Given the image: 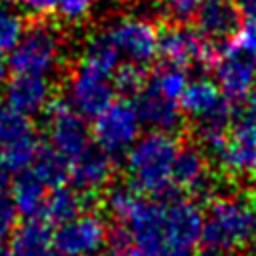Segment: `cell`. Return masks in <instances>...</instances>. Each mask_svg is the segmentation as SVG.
Listing matches in <instances>:
<instances>
[{
  "label": "cell",
  "mask_w": 256,
  "mask_h": 256,
  "mask_svg": "<svg viewBox=\"0 0 256 256\" xmlns=\"http://www.w3.org/2000/svg\"><path fill=\"white\" fill-rule=\"evenodd\" d=\"M52 240L54 236L46 220L28 218L12 232L10 252L12 256H46Z\"/></svg>",
  "instance_id": "20"
},
{
  "label": "cell",
  "mask_w": 256,
  "mask_h": 256,
  "mask_svg": "<svg viewBox=\"0 0 256 256\" xmlns=\"http://www.w3.org/2000/svg\"><path fill=\"white\" fill-rule=\"evenodd\" d=\"M140 126L142 120L136 106L126 100H116L94 118L92 138L102 152L118 156L136 144L140 138Z\"/></svg>",
  "instance_id": "4"
},
{
  "label": "cell",
  "mask_w": 256,
  "mask_h": 256,
  "mask_svg": "<svg viewBox=\"0 0 256 256\" xmlns=\"http://www.w3.org/2000/svg\"><path fill=\"white\" fill-rule=\"evenodd\" d=\"M234 4L238 6V10L242 14H246L248 18L256 16V0H234Z\"/></svg>",
  "instance_id": "37"
},
{
  "label": "cell",
  "mask_w": 256,
  "mask_h": 256,
  "mask_svg": "<svg viewBox=\"0 0 256 256\" xmlns=\"http://www.w3.org/2000/svg\"><path fill=\"white\" fill-rule=\"evenodd\" d=\"M232 136L250 144H256V90L250 94L248 100H244L242 110L236 116Z\"/></svg>",
  "instance_id": "30"
},
{
  "label": "cell",
  "mask_w": 256,
  "mask_h": 256,
  "mask_svg": "<svg viewBox=\"0 0 256 256\" xmlns=\"http://www.w3.org/2000/svg\"><path fill=\"white\" fill-rule=\"evenodd\" d=\"M6 76H8V66L4 64V60H0V86L4 84V80H6Z\"/></svg>",
  "instance_id": "38"
},
{
  "label": "cell",
  "mask_w": 256,
  "mask_h": 256,
  "mask_svg": "<svg viewBox=\"0 0 256 256\" xmlns=\"http://www.w3.org/2000/svg\"><path fill=\"white\" fill-rule=\"evenodd\" d=\"M106 36L116 46L120 56L126 58V62L148 66L158 56L160 30L146 18H120L108 28Z\"/></svg>",
  "instance_id": "10"
},
{
  "label": "cell",
  "mask_w": 256,
  "mask_h": 256,
  "mask_svg": "<svg viewBox=\"0 0 256 256\" xmlns=\"http://www.w3.org/2000/svg\"><path fill=\"white\" fill-rule=\"evenodd\" d=\"M20 10L34 16V18H44L48 14H52L54 10H58V2L60 0H16Z\"/></svg>",
  "instance_id": "35"
},
{
  "label": "cell",
  "mask_w": 256,
  "mask_h": 256,
  "mask_svg": "<svg viewBox=\"0 0 256 256\" xmlns=\"http://www.w3.org/2000/svg\"><path fill=\"white\" fill-rule=\"evenodd\" d=\"M16 220L18 210L12 202V196L6 192V188H0V242L16 230Z\"/></svg>",
  "instance_id": "33"
},
{
  "label": "cell",
  "mask_w": 256,
  "mask_h": 256,
  "mask_svg": "<svg viewBox=\"0 0 256 256\" xmlns=\"http://www.w3.org/2000/svg\"><path fill=\"white\" fill-rule=\"evenodd\" d=\"M120 58H122L120 52L116 50V46L110 42V38L106 34H98V36L90 38L86 48H84V56H82V60L86 64H90V66H94V68H98L110 76L122 64Z\"/></svg>",
  "instance_id": "25"
},
{
  "label": "cell",
  "mask_w": 256,
  "mask_h": 256,
  "mask_svg": "<svg viewBox=\"0 0 256 256\" xmlns=\"http://www.w3.org/2000/svg\"><path fill=\"white\" fill-rule=\"evenodd\" d=\"M46 256H64V254H60V252H58V250H50V252H48V254H46Z\"/></svg>",
  "instance_id": "44"
},
{
  "label": "cell",
  "mask_w": 256,
  "mask_h": 256,
  "mask_svg": "<svg viewBox=\"0 0 256 256\" xmlns=\"http://www.w3.org/2000/svg\"><path fill=\"white\" fill-rule=\"evenodd\" d=\"M112 174H114L112 156L102 152L100 148L98 150L90 148L80 158H76L70 166V176L74 186L88 194L104 188L112 180Z\"/></svg>",
  "instance_id": "19"
},
{
  "label": "cell",
  "mask_w": 256,
  "mask_h": 256,
  "mask_svg": "<svg viewBox=\"0 0 256 256\" xmlns=\"http://www.w3.org/2000/svg\"><path fill=\"white\" fill-rule=\"evenodd\" d=\"M216 84L228 102H244L256 86V68L252 62L232 48L230 42L220 46L218 62L214 64Z\"/></svg>",
  "instance_id": "12"
},
{
  "label": "cell",
  "mask_w": 256,
  "mask_h": 256,
  "mask_svg": "<svg viewBox=\"0 0 256 256\" xmlns=\"http://www.w3.org/2000/svg\"><path fill=\"white\" fill-rule=\"evenodd\" d=\"M110 230L98 214H80L74 220L58 226L54 246L64 256H100Z\"/></svg>",
  "instance_id": "11"
},
{
  "label": "cell",
  "mask_w": 256,
  "mask_h": 256,
  "mask_svg": "<svg viewBox=\"0 0 256 256\" xmlns=\"http://www.w3.org/2000/svg\"><path fill=\"white\" fill-rule=\"evenodd\" d=\"M138 198L140 196H138V192L132 186L118 184V186H114V188L108 190V194H106V208H108V212L118 222H122L128 216V212L134 208V204L138 202Z\"/></svg>",
  "instance_id": "29"
},
{
  "label": "cell",
  "mask_w": 256,
  "mask_h": 256,
  "mask_svg": "<svg viewBox=\"0 0 256 256\" xmlns=\"http://www.w3.org/2000/svg\"><path fill=\"white\" fill-rule=\"evenodd\" d=\"M0 256H12L10 248H6V246H2V244H0Z\"/></svg>",
  "instance_id": "42"
},
{
  "label": "cell",
  "mask_w": 256,
  "mask_h": 256,
  "mask_svg": "<svg viewBox=\"0 0 256 256\" xmlns=\"http://www.w3.org/2000/svg\"><path fill=\"white\" fill-rule=\"evenodd\" d=\"M242 12L234 0H202L194 20L196 30L212 44L222 46L230 42L242 26Z\"/></svg>",
  "instance_id": "15"
},
{
  "label": "cell",
  "mask_w": 256,
  "mask_h": 256,
  "mask_svg": "<svg viewBox=\"0 0 256 256\" xmlns=\"http://www.w3.org/2000/svg\"><path fill=\"white\" fill-rule=\"evenodd\" d=\"M10 196L18 214L26 218H36V214L42 212L46 200V184L36 176L34 170H22L12 182Z\"/></svg>",
  "instance_id": "21"
},
{
  "label": "cell",
  "mask_w": 256,
  "mask_h": 256,
  "mask_svg": "<svg viewBox=\"0 0 256 256\" xmlns=\"http://www.w3.org/2000/svg\"><path fill=\"white\" fill-rule=\"evenodd\" d=\"M172 180L176 186H180L196 196H212L214 194V184L208 174L204 154L196 146H180L176 160H174Z\"/></svg>",
  "instance_id": "18"
},
{
  "label": "cell",
  "mask_w": 256,
  "mask_h": 256,
  "mask_svg": "<svg viewBox=\"0 0 256 256\" xmlns=\"http://www.w3.org/2000/svg\"><path fill=\"white\" fill-rule=\"evenodd\" d=\"M180 108L190 118H194L196 124L210 120H232L230 102L220 92L218 84L210 78H196L188 82L180 100Z\"/></svg>",
  "instance_id": "14"
},
{
  "label": "cell",
  "mask_w": 256,
  "mask_h": 256,
  "mask_svg": "<svg viewBox=\"0 0 256 256\" xmlns=\"http://www.w3.org/2000/svg\"><path fill=\"white\" fill-rule=\"evenodd\" d=\"M248 256H256V240L250 244V248H248Z\"/></svg>",
  "instance_id": "43"
},
{
  "label": "cell",
  "mask_w": 256,
  "mask_h": 256,
  "mask_svg": "<svg viewBox=\"0 0 256 256\" xmlns=\"http://www.w3.org/2000/svg\"><path fill=\"white\" fill-rule=\"evenodd\" d=\"M218 164L232 176H246L256 172V144L230 138L224 150L216 156Z\"/></svg>",
  "instance_id": "23"
},
{
  "label": "cell",
  "mask_w": 256,
  "mask_h": 256,
  "mask_svg": "<svg viewBox=\"0 0 256 256\" xmlns=\"http://www.w3.org/2000/svg\"><path fill=\"white\" fill-rule=\"evenodd\" d=\"M200 256H230V254L228 252H220V250H208V252H204Z\"/></svg>",
  "instance_id": "39"
},
{
  "label": "cell",
  "mask_w": 256,
  "mask_h": 256,
  "mask_svg": "<svg viewBox=\"0 0 256 256\" xmlns=\"http://www.w3.org/2000/svg\"><path fill=\"white\" fill-rule=\"evenodd\" d=\"M256 240V198L238 192L210 202L202 242L208 250L228 252Z\"/></svg>",
  "instance_id": "2"
},
{
  "label": "cell",
  "mask_w": 256,
  "mask_h": 256,
  "mask_svg": "<svg viewBox=\"0 0 256 256\" xmlns=\"http://www.w3.org/2000/svg\"><path fill=\"white\" fill-rule=\"evenodd\" d=\"M0 144L4 148V166L8 172H22L34 164L40 142L26 114L10 104H0Z\"/></svg>",
  "instance_id": "7"
},
{
  "label": "cell",
  "mask_w": 256,
  "mask_h": 256,
  "mask_svg": "<svg viewBox=\"0 0 256 256\" xmlns=\"http://www.w3.org/2000/svg\"><path fill=\"white\" fill-rule=\"evenodd\" d=\"M48 138L50 146L60 152L68 162H74L90 150L92 132L86 126V118L80 116L66 102H52L48 106Z\"/></svg>",
  "instance_id": "9"
},
{
  "label": "cell",
  "mask_w": 256,
  "mask_h": 256,
  "mask_svg": "<svg viewBox=\"0 0 256 256\" xmlns=\"http://www.w3.org/2000/svg\"><path fill=\"white\" fill-rule=\"evenodd\" d=\"M148 84L162 96H166L174 102H180L186 92V86H188V72H186V68H180L174 64H164L154 72V76L150 78Z\"/></svg>",
  "instance_id": "26"
},
{
  "label": "cell",
  "mask_w": 256,
  "mask_h": 256,
  "mask_svg": "<svg viewBox=\"0 0 256 256\" xmlns=\"http://www.w3.org/2000/svg\"><path fill=\"white\" fill-rule=\"evenodd\" d=\"M100 256H124L120 250H110V252H104V254H100Z\"/></svg>",
  "instance_id": "41"
},
{
  "label": "cell",
  "mask_w": 256,
  "mask_h": 256,
  "mask_svg": "<svg viewBox=\"0 0 256 256\" xmlns=\"http://www.w3.org/2000/svg\"><path fill=\"white\" fill-rule=\"evenodd\" d=\"M32 170L36 172V176L46 186H52V188L62 186V182L70 174L68 160L60 152H56L52 146L40 148V152H38V156H36V160L32 164Z\"/></svg>",
  "instance_id": "24"
},
{
  "label": "cell",
  "mask_w": 256,
  "mask_h": 256,
  "mask_svg": "<svg viewBox=\"0 0 256 256\" xmlns=\"http://www.w3.org/2000/svg\"><path fill=\"white\" fill-rule=\"evenodd\" d=\"M60 58V34L48 22H36L26 28L18 46L10 54V68L14 74H42L48 76Z\"/></svg>",
  "instance_id": "3"
},
{
  "label": "cell",
  "mask_w": 256,
  "mask_h": 256,
  "mask_svg": "<svg viewBox=\"0 0 256 256\" xmlns=\"http://www.w3.org/2000/svg\"><path fill=\"white\" fill-rule=\"evenodd\" d=\"M254 186H256V172H254Z\"/></svg>",
  "instance_id": "45"
},
{
  "label": "cell",
  "mask_w": 256,
  "mask_h": 256,
  "mask_svg": "<svg viewBox=\"0 0 256 256\" xmlns=\"http://www.w3.org/2000/svg\"><path fill=\"white\" fill-rule=\"evenodd\" d=\"M134 106L138 110V116H140L142 124L150 126L152 130L170 132L172 134L182 124V108H180V102H174V100L162 96L150 84L136 96Z\"/></svg>",
  "instance_id": "17"
},
{
  "label": "cell",
  "mask_w": 256,
  "mask_h": 256,
  "mask_svg": "<svg viewBox=\"0 0 256 256\" xmlns=\"http://www.w3.org/2000/svg\"><path fill=\"white\" fill-rule=\"evenodd\" d=\"M164 218H166V202L138 198L134 208L120 222L122 228L118 230V240L134 242L136 250H144V252L168 248L164 242Z\"/></svg>",
  "instance_id": "8"
},
{
  "label": "cell",
  "mask_w": 256,
  "mask_h": 256,
  "mask_svg": "<svg viewBox=\"0 0 256 256\" xmlns=\"http://www.w3.org/2000/svg\"><path fill=\"white\" fill-rule=\"evenodd\" d=\"M24 32V16L14 6L0 2V60L14 52Z\"/></svg>",
  "instance_id": "27"
},
{
  "label": "cell",
  "mask_w": 256,
  "mask_h": 256,
  "mask_svg": "<svg viewBox=\"0 0 256 256\" xmlns=\"http://www.w3.org/2000/svg\"><path fill=\"white\" fill-rule=\"evenodd\" d=\"M180 144L174 134L152 130L136 140L126 154V172L130 186L146 194H166L174 180V160Z\"/></svg>",
  "instance_id": "1"
},
{
  "label": "cell",
  "mask_w": 256,
  "mask_h": 256,
  "mask_svg": "<svg viewBox=\"0 0 256 256\" xmlns=\"http://www.w3.org/2000/svg\"><path fill=\"white\" fill-rule=\"evenodd\" d=\"M230 44H232L234 50H238L240 54H244L252 62V66L256 68V16L254 18H248L240 26V30L230 40Z\"/></svg>",
  "instance_id": "31"
},
{
  "label": "cell",
  "mask_w": 256,
  "mask_h": 256,
  "mask_svg": "<svg viewBox=\"0 0 256 256\" xmlns=\"http://www.w3.org/2000/svg\"><path fill=\"white\" fill-rule=\"evenodd\" d=\"M96 0H60L58 2V12L64 20L76 22L82 20L94 6Z\"/></svg>",
  "instance_id": "34"
},
{
  "label": "cell",
  "mask_w": 256,
  "mask_h": 256,
  "mask_svg": "<svg viewBox=\"0 0 256 256\" xmlns=\"http://www.w3.org/2000/svg\"><path fill=\"white\" fill-rule=\"evenodd\" d=\"M130 256H190L186 250H174V248H162L154 252H144V250H134Z\"/></svg>",
  "instance_id": "36"
},
{
  "label": "cell",
  "mask_w": 256,
  "mask_h": 256,
  "mask_svg": "<svg viewBox=\"0 0 256 256\" xmlns=\"http://www.w3.org/2000/svg\"><path fill=\"white\" fill-rule=\"evenodd\" d=\"M158 54L166 64H174L180 68H214L220 56V46L208 42L198 30L176 24L160 30Z\"/></svg>",
  "instance_id": "5"
},
{
  "label": "cell",
  "mask_w": 256,
  "mask_h": 256,
  "mask_svg": "<svg viewBox=\"0 0 256 256\" xmlns=\"http://www.w3.org/2000/svg\"><path fill=\"white\" fill-rule=\"evenodd\" d=\"M200 4H202V0H160L164 14L178 24L192 20L196 16Z\"/></svg>",
  "instance_id": "32"
},
{
  "label": "cell",
  "mask_w": 256,
  "mask_h": 256,
  "mask_svg": "<svg viewBox=\"0 0 256 256\" xmlns=\"http://www.w3.org/2000/svg\"><path fill=\"white\" fill-rule=\"evenodd\" d=\"M112 76L80 60L68 78V104L84 118H96L114 102Z\"/></svg>",
  "instance_id": "6"
},
{
  "label": "cell",
  "mask_w": 256,
  "mask_h": 256,
  "mask_svg": "<svg viewBox=\"0 0 256 256\" xmlns=\"http://www.w3.org/2000/svg\"><path fill=\"white\" fill-rule=\"evenodd\" d=\"M204 216L196 202L186 198H174L166 202L164 218V242L174 250H190L202 240Z\"/></svg>",
  "instance_id": "13"
},
{
  "label": "cell",
  "mask_w": 256,
  "mask_h": 256,
  "mask_svg": "<svg viewBox=\"0 0 256 256\" xmlns=\"http://www.w3.org/2000/svg\"><path fill=\"white\" fill-rule=\"evenodd\" d=\"M84 202L86 200L78 190L68 186H58V188H52V192L46 196L42 206V216L48 224L62 226L82 214Z\"/></svg>",
  "instance_id": "22"
},
{
  "label": "cell",
  "mask_w": 256,
  "mask_h": 256,
  "mask_svg": "<svg viewBox=\"0 0 256 256\" xmlns=\"http://www.w3.org/2000/svg\"><path fill=\"white\" fill-rule=\"evenodd\" d=\"M112 82L118 92L126 96H138L148 86L146 66H140L134 62H122L112 74Z\"/></svg>",
  "instance_id": "28"
},
{
  "label": "cell",
  "mask_w": 256,
  "mask_h": 256,
  "mask_svg": "<svg viewBox=\"0 0 256 256\" xmlns=\"http://www.w3.org/2000/svg\"><path fill=\"white\" fill-rule=\"evenodd\" d=\"M0 170H8L4 166V148H2V144H0Z\"/></svg>",
  "instance_id": "40"
},
{
  "label": "cell",
  "mask_w": 256,
  "mask_h": 256,
  "mask_svg": "<svg viewBox=\"0 0 256 256\" xmlns=\"http://www.w3.org/2000/svg\"><path fill=\"white\" fill-rule=\"evenodd\" d=\"M6 104L14 110L34 116L52 104V84L42 74H14L6 84Z\"/></svg>",
  "instance_id": "16"
}]
</instances>
